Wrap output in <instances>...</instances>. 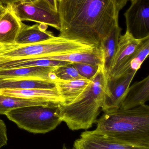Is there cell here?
I'll list each match as a JSON object with an SVG mask.
<instances>
[{
    "label": "cell",
    "mask_w": 149,
    "mask_h": 149,
    "mask_svg": "<svg viewBox=\"0 0 149 149\" xmlns=\"http://www.w3.org/2000/svg\"><path fill=\"white\" fill-rule=\"evenodd\" d=\"M72 149H149L114 141L95 130L85 131L75 140Z\"/></svg>",
    "instance_id": "10"
},
{
    "label": "cell",
    "mask_w": 149,
    "mask_h": 149,
    "mask_svg": "<svg viewBox=\"0 0 149 149\" xmlns=\"http://www.w3.org/2000/svg\"><path fill=\"white\" fill-rule=\"evenodd\" d=\"M52 73L56 79L63 80L85 79L80 74L72 63L56 67Z\"/></svg>",
    "instance_id": "21"
},
{
    "label": "cell",
    "mask_w": 149,
    "mask_h": 149,
    "mask_svg": "<svg viewBox=\"0 0 149 149\" xmlns=\"http://www.w3.org/2000/svg\"><path fill=\"white\" fill-rule=\"evenodd\" d=\"M114 3L119 11L126 5L128 0H111Z\"/></svg>",
    "instance_id": "25"
},
{
    "label": "cell",
    "mask_w": 149,
    "mask_h": 149,
    "mask_svg": "<svg viewBox=\"0 0 149 149\" xmlns=\"http://www.w3.org/2000/svg\"><path fill=\"white\" fill-rule=\"evenodd\" d=\"M56 88L54 80L40 79L0 78V90L50 89Z\"/></svg>",
    "instance_id": "17"
},
{
    "label": "cell",
    "mask_w": 149,
    "mask_h": 149,
    "mask_svg": "<svg viewBox=\"0 0 149 149\" xmlns=\"http://www.w3.org/2000/svg\"><path fill=\"white\" fill-rule=\"evenodd\" d=\"M97 132L114 141L149 148V106L104 113L96 121Z\"/></svg>",
    "instance_id": "2"
},
{
    "label": "cell",
    "mask_w": 149,
    "mask_h": 149,
    "mask_svg": "<svg viewBox=\"0 0 149 149\" xmlns=\"http://www.w3.org/2000/svg\"><path fill=\"white\" fill-rule=\"evenodd\" d=\"M36 58L39 59L59 60L71 63L104 66V52L101 47H94L91 49L70 54Z\"/></svg>",
    "instance_id": "12"
},
{
    "label": "cell",
    "mask_w": 149,
    "mask_h": 149,
    "mask_svg": "<svg viewBox=\"0 0 149 149\" xmlns=\"http://www.w3.org/2000/svg\"><path fill=\"white\" fill-rule=\"evenodd\" d=\"M137 72L131 71L119 79L108 80L101 109L104 113L120 109Z\"/></svg>",
    "instance_id": "9"
},
{
    "label": "cell",
    "mask_w": 149,
    "mask_h": 149,
    "mask_svg": "<svg viewBox=\"0 0 149 149\" xmlns=\"http://www.w3.org/2000/svg\"><path fill=\"white\" fill-rule=\"evenodd\" d=\"M94 47L80 41L59 36L42 42L0 48V58H32L64 55L91 49Z\"/></svg>",
    "instance_id": "5"
},
{
    "label": "cell",
    "mask_w": 149,
    "mask_h": 149,
    "mask_svg": "<svg viewBox=\"0 0 149 149\" xmlns=\"http://www.w3.org/2000/svg\"><path fill=\"white\" fill-rule=\"evenodd\" d=\"M22 0H0V2H1L3 4H5L6 5L8 4H12V3H15L17 2L20 1Z\"/></svg>",
    "instance_id": "27"
},
{
    "label": "cell",
    "mask_w": 149,
    "mask_h": 149,
    "mask_svg": "<svg viewBox=\"0 0 149 149\" xmlns=\"http://www.w3.org/2000/svg\"><path fill=\"white\" fill-rule=\"evenodd\" d=\"M7 5H5L0 2V16L6 10Z\"/></svg>",
    "instance_id": "28"
},
{
    "label": "cell",
    "mask_w": 149,
    "mask_h": 149,
    "mask_svg": "<svg viewBox=\"0 0 149 149\" xmlns=\"http://www.w3.org/2000/svg\"><path fill=\"white\" fill-rule=\"evenodd\" d=\"M55 68L56 67L35 66L0 70V78L54 80L56 78L52 72Z\"/></svg>",
    "instance_id": "15"
},
{
    "label": "cell",
    "mask_w": 149,
    "mask_h": 149,
    "mask_svg": "<svg viewBox=\"0 0 149 149\" xmlns=\"http://www.w3.org/2000/svg\"><path fill=\"white\" fill-rule=\"evenodd\" d=\"M7 127L4 122L0 119V149L8 143Z\"/></svg>",
    "instance_id": "24"
},
{
    "label": "cell",
    "mask_w": 149,
    "mask_h": 149,
    "mask_svg": "<svg viewBox=\"0 0 149 149\" xmlns=\"http://www.w3.org/2000/svg\"><path fill=\"white\" fill-rule=\"evenodd\" d=\"M38 1V0H22L20 1L24 3H34Z\"/></svg>",
    "instance_id": "29"
},
{
    "label": "cell",
    "mask_w": 149,
    "mask_h": 149,
    "mask_svg": "<svg viewBox=\"0 0 149 149\" xmlns=\"http://www.w3.org/2000/svg\"><path fill=\"white\" fill-rule=\"evenodd\" d=\"M91 79H76L70 80L54 79L56 87L63 100V105L73 102L86 89Z\"/></svg>",
    "instance_id": "16"
},
{
    "label": "cell",
    "mask_w": 149,
    "mask_h": 149,
    "mask_svg": "<svg viewBox=\"0 0 149 149\" xmlns=\"http://www.w3.org/2000/svg\"><path fill=\"white\" fill-rule=\"evenodd\" d=\"M107 79L104 65L99 66L87 87L73 102L59 104L60 118L69 129L87 130L96 122L103 104Z\"/></svg>",
    "instance_id": "3"
},
{
    "label": "cell",
    "mask_w": 149,
    "mask_h": 149,
    "mask_svg": "<svg viewBox=\"0 0 149 149\" xmlns=\"http://www.w3.org/2000/svg\"><path fill=\"white\" fill-rule=\"evenodd\" d=\"M60 103L27 106L13 109L5 115L21 129L35 134H45L54 129L61 123Z\"/></svg>",
    "instance_id": "4"
},
{
    "label": "cell",
    "mask_w": 149,
    "mask_h": 149,
    "mask_svg": "<svg viewBox=\"0 0 149 149\" xmlns=\"http://www.w3.org/2000/svg\"><path fill=\"white\" fill-rule=\"evenodd\" d=\"M0 94L19 98L41 100L60 104H62L64 102L57 87L50 89L1 90Z\"/></svg>",
    "instance_id": "18"
},
{
    "label": "cell",
    "mask_w": 149,
    "mask_h": 149,
    "mask_svg": "<svg viewBox=\"0 0 149 149\" xmlns=\"http://www.w3.org/2000/svg\"><path fill=\"white\" fill-rule=\"evenodd\" d=\"M10 5L22 22H36L60 30L61 21L58 11L52 10L44 0H38L34 3H24L19 1Z\"/></svg>",
    "instance_id": "6"
},
{
    "label": "cell",
    "mask_w": 149,
    "mask_h": 149,
    "mask_svg": "<svg viewBox=\"0 0 149 149\" xmlns=\"http://www.w3.org/2000/svg\"><path fill=\"white\" fill-rule=\"evenodd\" d=\"M48 25L36 24L32 26L24 24L17 35L15 45H24L42 42L55 37L53 33L47 30Z\"/></svg>",
    "instance_id": "13"
},
{
    "label": "cell",
    "mask_w": 149,
    "mask_h": 149,
    "mask_svg": "<svg viewBox=\"0 0 149 149\" xmlns=\"http://www.w3.org/2000/svg\"><path fill=\"white\" fill-rule=\"evenodd\" d=\"M62 149H72L70 148H68V147L66 146V144L65 143H64L63 144V148H62Z\"/></svg>",
    "instance_id": "30"
},
{
    "label": "cell",
    "mask_w": 149,
    "mask_h": 149,
    "mask_svg": "<svg viewBox=\"0 0 149 149\" xmlns=\"http://www.w3.org/2000/svg\"><path fill=\"white\" fill-rule=\"evenodd\" d=\"M59 36L101 47L118 23L120 11L111 0H58Z\"/></svg>",
    "instance_id": "1"
},
{
    "label": "cell",
    "mask_w": 149,
    "mask_h": 149,
    "mask_svg": "<svg viewBox=\"0 0 149 149\" xmlns=\"http://www.w3.org/2000/svg\"><path fill=\"white\" fill-rule=\"evenodd\" d=\"M72 64L80 74L87 79H91L95 75L99 67V66H95L86 64L78 63H72Z\"/></svg>",
    "instance_id": "23"
},
{
    "label": "cell",
    "mask_w": 149,
    "mask_h": 149,
    "mask_svg": "<svg viewBox=\"0 0 149 149\" xmlns=\"http://www.w3.org/2000/svg\"><path fill=\"white\" fill-rule=\"evenodd\" d=\"M149 54V36L143 39L130 64V70L137 72Z\"/></svg>",
    "instance_id": "22"
},
{
    "label": "cell",
    "mask_w": 149,
    "mask_h": 149,
    "mask_svg": "<svg viewBox=\"0 0 149 149\" xmlns=\"http://www.w3.org/2000/svg\"><path fill=\"white\" fill-rule=\"evenodd\" d=\"M136 1H137V0H131V3H133Z\"/></svg>",
    "instance_id": "31"
},
{
    "label": "cell",
    "mask_w": 149,
    "mask_h": 149,
    "mask_svg": "<svg viewBox=\"0 0 149 149\" xmlns=\"http://www.w3.org/2000/svg\"><path fill=\"white\" fill-rule=\"evenodd\" d=\"M51 103L57 102H49L41 100L19 98L0 94V115H5L11 110L23 107L33 105H45Z\"/></svg>",
    "instance_id": "20"
},
{
    "label": "cell",
    "mask_w": 149,
    "mask_h": 149,
    "mask_svg": "<svg viewBox=\"0 0 149 149\" xmlns=\"http://www.w3.org/2000/svg\"><path fill=\"white\" fill-rule=\"evenodd\" d=\"M127 31L135 38L149 36V0H137L124 13Z\"/></svg>",
    "instance_id": "8"
},
{
    "label": "cell",
    "mask_w": 149,
    "mask_h": 149,
    "mask_svg": "<svg viewBox=\"0 0 149 149\" xmlns=\"http://www.w3.org/2000/svg\"><path fill=\"white\" fill-rule=\"evenodd\" d=\"M24 23L17 16L10 4L0 16V48L15 45V41Z\"/></svg>",
    "instance_id": "11"
},
{
    "label": "cell",
    "mask_w": 149,
    "mask_h": 149,
    "mask_svg": "<svg viewBox=\"0 0 149 149\" xmlns=\"http://www.w3.org/2000/svg\"><path fill=\"white\" fill-rule=\"evenodd\" d=\"M50 8L55 11H58V0H44Z\"/></svg>",
    "instance_id": "26"
},
{
    "label": "cell",
    "mask_w": 149,
    "mask_h": 149,
    "mask_svg": "<svg viewBox=\"0 0 149 149\" xmlns=\"http://www.w3.org/2000/svg\"><path fill=\"white\" fill-rule=\"evenodd\" d=\"M149 100V75L129 86L120 109H129L146 104Z\"/></svg>",
    "instance_id": "14"
},
{
    "label": "cell",
    "mask_w": 149,
    "mask_h": 149,
    "mask_svg": "<svg viewBox=\"0 0 149 149\" xmlns=\"http://www.w3.org/2000/svg\"><path fill=\"white\" fill-rule=\"evenodd\" d=\"M144 38H135L127 31L121 35L116 53L107 73L108 80L119 79L132 71L130 70L131 62Z\"/></svg>",
    "instance_id": "7"
},
{
    "label": "cell",
    "mask_w": 149,
    "mask_h": 149,
    "mask_svg": "<svg viewBox=\"0 0 149 149\" xmlns=\"http://www.w3.org/2000/svg\"><path fill=\"white\" fill-rule=\"evenodd\" d=\"M122 29L119 25V23L114 27L110 34L103 40L101 47L103 50L104 56V68L107 74L109 70L116 53L120 36Z\"/></svg>",
    "instance_id": "19"
}]
</instances>
